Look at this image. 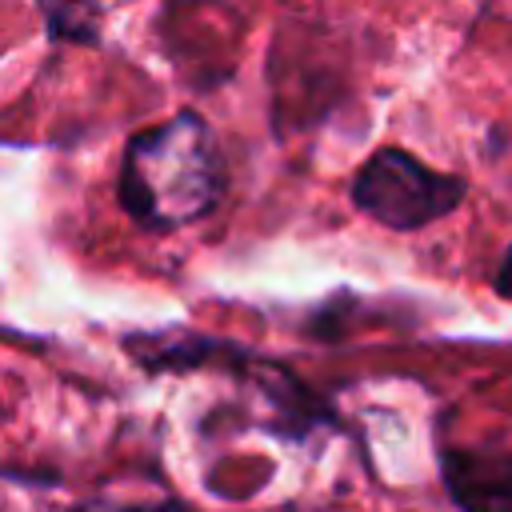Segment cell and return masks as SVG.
<instances>
[{
	"label": "cell",
	"instance_id": "1",
	"mask_svg": "<svg viewBox=\"0 0 512 512\" xmlns=\"http://www.w3.org/2000/svg\"><path fill=\"white\" fill-rule=\"evenodd\" d=\"M224 180V156L212 124L184 108L128 140L116 196L144 232H176L220 208Z\"/></svg>",
	"mask_w": 512,
	"mask_h": 512
},
{
	"label": "cell",
	"instance_id": "2",
	"mask_svg": "<svg viewBox=\"0 0 512 512\" xmlns=\"http://www.w3.org/2000/svg\"><path fill=\"white\" fill-rule=\"evenodd\" d=\"M464 176L436 172L404 148H376L352 176L348 200L388 232H420L452 216L464 200Z\"/></svg>",
	"mask_w": 512,
	"mask_h": 512
},
{
	"label": "cell",
	"instance_id": "3",
	"mask_svg": "<svg viewBox=\"0 0 512 512\" xmlns=\"http://www.w3.org/2000/svg\"><path fill=\"white\" fill-rule=\"evenodd\" d=\"M444 488L464 512H512V452L440 448Z\"/></svg>",
	"mask_w": 512,
	"mask_h": 512
},
{
	"label": "cell",
	"instance_id": "4",
	"mask_svg": "<svg viewBox=\"0 0 512 512\" xmlns=\"http://www.w3.org/2000/svg\"><path fill=\"white\" fill-rule=\"evenodd\" d=\"M44 12V28L64 44H96L100 40V0H36Z\"/></svg>",
	"mask_w": 512,
	"mask_h": 512
},
{
	"label": "cell",
	"instance_id": "5",
	"mask_svg": "<svg viewBox=\"0 0 512 512\" xmlns=\"http://www.w3.org/2000/svg\"><path fill=\"white\" fill-rule=\"evenodd\" d=\"M492 288H496V296L512 300V248L500 256V268H496V276H492Z\"/></svg>",
	"mask_w": 512,
	"mask_h": 512
}]
</instances>
